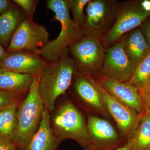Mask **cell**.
<instances>
[{
    "instance_id": "obj_5",
    "label": "cell",
    "mask_w": 150,
    "mask_h": 150,
    "mask_svg": "<svg viewBox=\"0 0 150 150\" xmlns=\"http://www.w3.org/2000/svg\"><path fill=\"white\" fill-rule=\"evenodd\" d=\"M150 17V0L118 3L116 18L110 30L101 38L105 48L118 42L131 30L141 26Z\"/></svg>"
},
{
    "instance_id": "obj_7",
    "label": "cell",
    "mask_w": 150,
    "mask_h": 150,
    "mask_svg": "<svg viewBox=\"0 0 150 150\" xmlns=\"http://www.w3.org/2000/svg\"><path fill=\"white\" fill-rule=\"evenodd\" d=\"M118 3L113 0H90L86 7L87 35L101 38L110 30L115 21Z\"/></svg>"
},
{
    "instance_id": "obj_15",
    "label": "cell",
    "mask_w": 150,
    "mask_h": 150,
    "mask_svg": "<svg viewBox=\"0 0 150 150\" xmlns=\"http://www.w3.org/2000/svg\"><path fill=\"white\" fill-rule=\"evenodd\" d=\"M119 41L134 71L150 51V47L140 27L126 33Z\"/></svg>"
},
{
    "instance_id": "obj_18",
    "label": "cell",
    "mask_w": 150,
    "mask_h": 150,
    "mask_svg": "<svg viewBox=\"0 0 150 150\" xmlns=\"http://www.w3.org/2000/svg\"><path fill=\"white\" fill-rule=\"evenodd\" d=\"M33 76L4 71L0 73V90L24 95L29 91Z\"/></svg>"
},
{
    "instance_id": "obj_9",
    "label": "cell",
    "mask_w": 150,
    "mask_h": 150,
    "mask_svg": "<svg viewBox=\"0 0 150 150\" xmlns=\"http://www.w3.org/2000/svg\"><path fill=\"white\" fill-rule=\"evenodd\" d=\"M88 76L92 82L100 93L108 110L117 124L122 137L128 142L137 129L143 114L138 113L133 108L110 95L93 77Z\"/></svg>"
},
{
    "instance_id": "obj_11",
    "label": "cell",
    "mask_w": 150,
    "mask_h": 150,
    "mask_svg": "<svg viewBox=\"0 0 150 150\" xmlns=\"http://www.w3.org/2000/svg\"><path fill=\"white\" fill-rule=\"evenodd\" d=\"M70 88L75 97L86 110L106 118L111 117L100 93L88 75L76 71Z\"/></svg>"
},
{
    "instance_id": "obj_21",
    "label": "cell",
    "mask_w": 150,
    "mask_h": 150,
    "mask_svg": "<svg viewBox=\"0 0 150 150\" xmlns=\"http://www.w3.org/2000/svg\"><path fill=\"white\" fill-rule=\"evenodd\" d=\"M150 81V51L137 66L129 82L139 89L144 88Z\"/></svg>"
},
{
    "instance_id": "obj_26",
    "label": "cell",
    "mask_w": 150,
    "mask_h": 150,
    "mask_svg": "<svg viewBox=\"0 0 150 150\" xmlns=\"http://www.w3.org/2000/svg\"><path fill=\"white\" fill-rule=\"evenodd\" d=\"M0 150H19L13 142L0 138Z\"/></svg>"
},
{
    "instance_id": "obj_17",
    "label": "cell",
    "mask_w": 150,
    "mask_h": 150,
    "mask_svg": "<svg viewBox=\"0 0 150 150\" xmlns=\"http://www.w3.org/2000/svg\"><path fill=\"white\" fill-rule=\"evenodd\" d=\"M26 17L24 11L14 3L0 16V42L6 49L19 25Z\"/></svg>"
},
{
    "instance_id": "obj_28",
    "label": "cell",
    "mask_w": 150,
    "mask_h": 150,
    "mask_svg": "<svg viewBox=\"0 0 150 150\" xmlns=\"http://www.w3.org/2000/svg\"><path fill=\"white\" fill-rule=\"evenodd\" d=\"M13 4V1L0 0V16L8 10Z\"/></svg>"
},
{
    "instance_id": "obj_24",
    "label": "cell",
    "mask_w": 150,
    "mask_h": 150,
    "mask_svg": "<svg viewBox=\"0 0 150 150\" xmlns=\"http://www.w3.org/2000/svg\"><path fill=\"white\" fill-rule=\"evenodd\" d=\"M15 4L24 11L27 18L33 20V16L36 7L39 2L38 0H13Z\"/></svg>"
},
{
    "instance_id": "obj_32",
    "label": "cell",
    "mask_w": 150,
    "mask_h": 150,
    "mask_svg": "<svg viewBox=\"0 0 150 150\" xmlns=\"http://www.w3.org/2000/svg\"><path fill=\"white\" fill-rule=\"evenodd\" d=\"M4 70L3 69H2L1 67V66H0V73L3 72V71H4Z\"/></svg>"
},
{
    "instance_id": "obj_1",
    "label": "cell",
    "mask_w": 150,
    "mask_h": 150,
    "mask_svg": "<svg viewBox=\"0 0 150 150\" xmlns=\"http://www.w3.org/2000/svg\"><path fill=\"white\" fill-rule=\"evenodd\" d=\"M76 68L68 48L56 61L48 63L39 76L38 93L44 107L51 113L56 100L71 84Z\"/></svg>"
},
{
    "instance_id": "obj_29",
    "label": "cell",
    "mask_w": 150,
    "mask_h": 150,
    "mask_svg": "<svg viewBox=\"0 0 150 150\" xmlns=\"http://www.w3.org/2000/svg\"><path fill=\"white\" fill-rule=\"evenodd\" d=\"M8 52H7L5 48L0 42V62H1L5 58Z\"/></svg>"
},
{
    "instance_id": "obj_19",
    "label": "cell",
    "mask_w": 150,
    "mask_h": 150,
    "mask_svg": "<svg viewBox=\"0 0 150 150\" xmlns=\"http://www.w3.org/2000/svg\"><path fill=\"white\" fill-rule=\"evenodd\" d=\"M131 150H150V113L142 115L137 129L129 140Z\"/></svg>"
},
{
    "instance_id": "obj_12",
    "label": "cell",
    "mask_w": 150,
    "mask_h": 150,
    "mask_svg": "<svg viewBox=\"0 0 150 150\" xmlns=\"http://www.w3.org/2000/svg\"><path fill=\"white\" fill-rule=\"evenodd\" d=\"M134 70L120 41L105 48L100 74L121 82H128Z\"/></svg>"
},
{
    "instance_id": "obj_25",
    "label": "cell",
    "mask_w": 150,
    "mask_h": 150,
    "mask_svg": "<svg viewBox=\"0 0 150 150\" xmlns=\"http://www.w3.org/2000/svg\"><path fill=\"white\" fill-rule=\"evenodd\" d=\"M139 92L145 110L150 113V87L141 89Z\"/></svg>"
},
{
    "instance_id": "obj_6",
    "label": "cell",
    "mask_w": 150,
    "mask_h": 150,
    "mask_svg": "<svg viewBox=\"0 0 150 150\" xmlns=\"http://www.w3.org/2000/svg\"><path fill=\"white\" fill-rule=\"evenodd\" d=\"M68 50L78 71L90 76L99 72L105 50L100 38L86 35Z\"/></svg>"
},
{
    "instance_id": "obj_4",
    "label": "cell",
    "mask_w": 150,
    "mask_h": 150,
    "mask_svg": "<svg viewBox=\"0 0 150 150\" xmlns=\"http://www.w3.org/2000/svg\"><path fill=\"white\" fill-rule=\"evenodd\" d=\"M50 123L55 137L62 143L67 139L74 140L84 150H89L90 141L83 116L74 104L66 101L51 115Z\"/></svg>"
},
{
    "instance_id": "obj_20",
    "label": "cell",
    "mask_w": 150,
    "mask_h": 150,
    "mask_svg": "<svg viewBox=\"0 0 150 150\" xmlns=\"http://www.w3.org/2000/svg\"><path fill=\"white\" fill-rule=\"evenodd\" d=\"M19 104L0 110V138L13 142Z\"/></svg>"
},
{
    "instance_id": "obj_10",
    "label": "cell",
    "mask_w": 150,
    "mask_h": 150,
    "mask_svg": "<svg viewBox=\"0 0 150 150\" xmlns=\"http://www.w3.org/2000/svg\"><path fill=\"white\" fill-rule=\"evenodd\" d=\"M90 146L89 150H111L127 144L109 122L101 118L91 115L86 122Z\"/></svg>"
},
{
    "instance_id": "obj_23",
    "label": "cell",
    "mask_w": 150,
    "mask_h": 150,
    "mask_svg": "<svg viewBox=\"0 0 150 150\" xmlns=\"http://www.w3.org/2000/svg\"><path fill=\"white\" fill-rule=\"evenodd\" d=\"M23 95L0 90V110L19 104Z\"/></svg>"
},
{
    "instance_id": "obj_14",
    "label": "cell",
    "mask_w": 150,
    "mask_h": 150,
    "mask_svg": "<svg viewBox=\"0 0 150 150\" xmlns=\"http://www.w3.org/2000/svg\"><path fill=\"white\" fill-rule=\"evenodd\" d=\"M48 63L39 55L21 50L8 52L5 58L0 62V66L6 71L35 76L40 75Z\"/></svg>"
},
{
    "instance_id": "obj_16",
    "label": "cell",
    "mask_w": 150,
    "mask_h": 150,
    "mask_svg": "<svg viewBox=\"0 0 150 150\" xmlns=\"http://www.w3.org/2000/svg\"><path fill=\"white\" fill-rule=\"evenodd\" d=\"M51 113L45 107L40 126L24 150H57L61 142L53 133Z\"/></svg>"
},
{
    "instance_id": "obj_8",
    "label": "cell",
    "mask_w": 150,
    "mask_h": 150,
    "mask_svg": "<svg viewBox=\"0 0 150 150\" xmlns=\"http://www.w3.org/2000/svg\"><path fill=\"white\" fill-rule=\"evenodd\" d=\"M46 28L25 18L19 25L6 49L7 52L25 50L39 55L40 49L49 42Z\"/></svg>"
},
{
    "instance_id": "obj_31",
    "label": "cell",
    "mask_w": 150,
    "mask_h": 150,
    "mask_svg": "<svg viewBox=\"0 0 150 150\" xmlns=\"http://www.w3.org/2000/svg\"><path fill=\"white\" fill-rule=\"evenodd\" d=\"M150 87V81L149 82V83H148L147 84V85L146 86H145V87H144V88Z\"/></svg>"
},
{
    "instance_id": "obj_3",
    "label": "cell",
    "mask_w": 150,
    "mask_h": 150,
    "mask_svg": "<svg viewBox=\"0 0 150 150\" xmlns=\"http://www.w3.org/2000/svg\"><path fill=\"white\" fill-rule=\"evenodd\" d=\"M39 75L33 76L32 85L16 111L13 142L19 150H24L37 132L42 121L44 107L38 93Z\"/></svg>"
},
{
    "instance_id": "obj_2",
    "label": "cell",
    "mask_w": 150,
    "mask_h": 150,
    "mask_svg": "<svg viewBox=\"0 0 150 150\" xmlns=\"http://www.w3.org/2000/svg\"><path fill=\"white\" fill-rule=\"evenodd\" d=\"M46 8L55 13L52 22L59 21L61 30L56 39L41 48L39 55L51 63L59 59L65 49L87 35L84 28L71 18L67 0H48Z\"/></svg>"
},
{
    "instance_id": "obj_22",
    "label": "cell",
    "mask_w": 150,
    "mask_h": 150,
    "mask_svg": "<svg viewBox=\"0 0 150 150\" xmlns=\"http://www.w3.org/2000/svg\"><path fill=\"white\" fill-rule=\"evenodd\" d=\"M69 9L73 16V20L84 28L86 14L84 9L90 0H67Z\"/></svg>"
},
{
    "instance_id": "obj_13",
    "label": "cell",
    "mask_w": 150,
    "mask_h": 150,
    "mask_svg": "<svg viewBox=\"0 0 150 150\" xmlns=\"http://www.w3.org/2000/svg\"><path fill=\"white\" fill-rule=\"evenodd\" d=\"M104 89L119 101L140 114L146 112L140 95L139 89L129 82H121L97 73L92 75Z\"/></svg>"
},
{
    "instance_id": "obj_27",
    "label": "cell",
    "mask_w": 150,
    "mask_h": 150,
    "mask_svg": "<svg viewBox=\"0 0 150 150\" xmlns=\"http://www.w3.org/2000/svg\"><path fill=\"white\" fill-rule=\"evenodd\" d=\"M139 27L150 47V20H146Z\"/></svg>"
},
{
    "instance_id": "obj_30",
    "label": "cell",
    "mask_w": 150,
    "mask_h": 150,
    "mask_svg": "<svg viewBox=\"0 0 150 150\" xmlns=\"http://www.w3.org/2000/svg\"><path fill=\"white\" fill-rule=\"evenodd\" d=\"M111 150H131V144L130 142L128 141L127 144L121 147L118 149H115Z\"/></svg>"
}]
</instances>
